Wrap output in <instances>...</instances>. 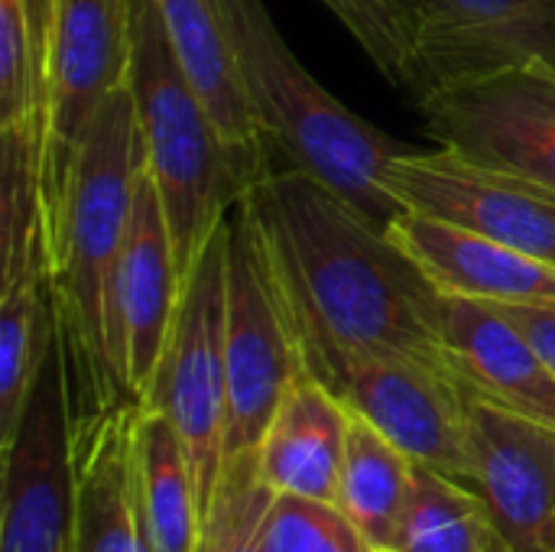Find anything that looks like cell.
<instances>
[{
  "mask_svg": "<svg viewBox=\"0 0 555 552\" xmlns=\"http://www.w3.org/2000/svg\"><path fill=\"white\" fill-rule=\"evenodd\" d=\"M273 495L260 475L257 452L228 459L202 514L195 552H263L260 527Z\"/></svg>",
  "mask_w": 555,
  "mask_h": 552,
  "instance_id": "obj_24",
  "label": "cell"
},
{
  "mask_svg": "<svg viewBox=\"0 0 555 552\" xmlns=\"http://www.w3.org/2000/svg\"><path fill=\"white\" fill-rule=\"evenodd\" d=\"M393 552H514L485 501L462 482L413 465V488Z\"/></svg>",
  "mask_w": 555,
  "mask_h": 552,
  "instance_id": "obj_23",
  "label": "cell"
},
{
  "mask_svg": "<svg viewBox=\"0 0 555 552\" xmlns=\"http://www.w3.org/2000/svg\"><path fill=\"white\" fill-rule=\"evenodd\" d=\"M143 166L137 111L124 81L101 101L78 146L49 238V293L72 433L130 403L111 361V299Z\"/></svg>",
  "mask_w": 555,
  "mask_h": 552,
  "instance_id": "obj_2",
  "label": "cell"
},
{
  "mask_svg": "<svg viewBox=\"0 0 555 552\" xmlns=\"http://www.w3.org/2000/svg\"><path fill=\"white\" fill-rule=\"evenodd\" d=\"M517 329L527 335V342L533 345V351L543 358V364L550 368L555 377V299L550 303H520V306H501Z\"/></svg>",
  "mask_w": 555,
  "mask_h": 552,
  "instance_id": "obj_27",
  "label": "cell"
},
{
  "mask_svg": "<svg viewBox=\"0 0 555 552\" xmlns=\"http://www.w3.org/2000/svg\"><path fill=\"white\" fill-rule=\"evenodd\" d=\"M354 36L374 68L400 91H413L416 20L410 0H322Z\"/></svg>",
  "mask_w": 555,
  "mask_h": 552,
  "instance_id": "obj_25",
  "label": "cell"
},
{
  "mask_svg": "<svg viewBox=\"0 0 555 552\" xmlns=\"http://www.w3.org/2000/svg\"><path fill=\"white\" fill-rule=\"evenodd\" d=\"M387 234L413 257L442 296H465L494 306L555 299L553 264L485 234L406 208L393 215Z\"/></svg>",
  "mask_w": 555,
  "mask_h": 552,
  "instance_id": "obj_16",
  "label": "cell"
},
{
  "mask_svg": "<svg viewBox=\"0 0 555 552\" xmlns=\"http://www.w3.org/2000/svg\"><path fill=\"white\" fill-rule=\"evenodd\" d=\"M228 218L211 234L182 283L172 332L156 377L140 407L156 410L176 429L192 465L198 511L205 514L221 468L228 426Z\"/></svg>",
  "mask_w": 555,
  "mask_h": 552,
  "instance_id": "obj_5",
  "label": "cell"
},
{
  "mask_svg": "<svg viewBox=\"0 0 555 552\" xmlns=\"http://www.w3.org/2000/svg\"><path fill=\"white\" fill-rule=\"evenodd\" d=\"M413 465L416 462L384 433H377L364 416L351 413L335 504L374 552H393L397 547L400 521L413 488Z\"/></svg>",
  "mask_w": 555,
  "mask_h": 552,
  "instance_id": "obj_21",
  "label": "cell"
},
{
  "mask_svg": "<svg viewBox=\"0 0 555 552\" xmlns=\"http://www.w3.org/2000/svg\"><path fill=\"white\" fill-rule=\"evenodd\" d=\"M260 543L263 552H374L338 504L299 495H273Z\"/></svg>",
  "mask_w": 555,
  "mask_h": 552,
  "instance_id": "obj_26",
  "label": "cell"
},
{
  "mask_svg": "<svg viewBox=\"0 0 555 552\" xmlns=\"http://www.w3.org/2000/svg\"><path fill=\"white\" fill-rule=\"evenodd\" d=\"M384 189L406 211L433 215L555 267V195L478 166L446 146L403 150L384 166Z\"/></svg>",
  "mask_w": 555,
  "mask_h": 552,
  "instance_id": "obj_11",
  "label": "cell"
},
{
  "mask_svg": "<svg viewBox=\"0 0 555 552\" xmlns=\"http://www.w3.org/2000/svg\"><path fill=\"white\" fill-rule=\"evenodd\" d=\"M322 384L358 358L446 364L442 293L413 257L319 176L273 163L241 195ZM449 368V364H446Z\"/></svg>",
  "mask_w": 555,
  "mask_h": 552,
  "instance_id": "obj_1",
  "label": "cell"
},
{
  "mask_svg": "<svg viewBox=\"0 0 555 552\" xmlns=\"http://www.w3.org/2000/svg\"><path fill=\"white\" fill-rule=\"evenodd\" d=\"M130 0H52L49 7V140L46 238L59 221L78 146L101 101L127 81Z\"/></svg>",
  "mask_w": 555,
  "mask_h": 552,
  "instance_id": "obj_8",
  "label": "cell"
},
{
  "mask_svg": "<svg viewBox=\"0 0 555 552\" xmlns=\"http://www.w3.org/2000/svg\"><path fill=\"white\" fill-rule=\"evenodd\" d=\"M416 107L439 146L555 195V65L524 62L449 81Z\"/></svg>",
  "mask_w": 555,
  "mask_h": 552,
  "instance_id": "obj_7",
  "label": "cell"
},
{
  "mask_svg": "<svg viewBox=\"0 0 555 552\" xmlns=\"http://www.w3.org/2000/svg\"><path fill=\"white\" fill-rule=\"evenodd\" d=\"M130 501L146 550L195 552L202 511L192 465L169 420L140 403L130 426Z\"/></svg>",
  "mask_w": 555,
  "mask_h": 552,
  "instance_id": "obj_20",
  "label": "cell"
},
{
  "mask_svg": "<svg viewBox=\"0 0 555 552\" xmlns=\"http://www.w3.org/2000/svg\"><path fill=\"white\" fill-rule=\"evenodd\" d=\"M416 20L413 101L524 62L555 65V0H410Z\"/></svg>",
  "mask_w": 555,
  "mask_h": 552,
  "instance_id": "obj_13",
  "label": "cell"
},
{
  "mask_svg": "<svg viewBox=\"0 0 555 552\" xmlns=\"http://www.w3.org/2000/svg\"><path fill=\"white\" fill-rule=\"evenodd\" d=\"M472 488L514 552H555V423L472 397Z\"/></svg>",
  "mask_w": 555,
  "mask_h": 552,
  "instance_id": "obj_14",
  "label": "cell"
},
{
  "mask_svg": "<svg viewBox=\"0 0 555 552\" xmlns=\"http://www.w3.org/2000/svg\"><path fill=\"white\" fill-rule=\"evenodd\" d=\"M439 342L449 371L472 397L555 423V377L501 306L442 296Z\"/></svg>",
  "mask_w": 555,
  "mask_h": 552,
  "instance_id": "obj_15",
  "label": "cell"
},
{
  "mask_svg": "<svg viewBox=\"0 0 555 552\" xmlns=\"http://www.w3.org/2000/svg\"><path fill=\"white\" fill-rule=\"evenodd\" d=\"M351 410L309 371L280 400L257 449L260 475L276 495L338 501Z\"/></svg>",
  "mask_w": 555,
  "mask_h": 552,
  "instance_id": "obj_17",
  "label": "cell"
},
{
  "mask_svg": "<svg viewBox=\"0 0 555 552\" xmlns=\"http://www.w3.org/2000/svg\"><path fill=\"white\" fill-rule=\"evenodd\" d=\"M325 387L413 462L462 485L472 482V394L446 364L397 355L358 358Z\"/></svg>",
  "mask_w": 555,
  "mask_h": 552,
  "instance_id": "obj_9",
  "label": "cell"
},
{
  "mask_svg": "<svg viewBox=\"0 0 555 552\" xmlns=\"http://www.w3.org/2000/svg\"><path fill=\"white\" fill-rule=\"evenodd\" d=\"M127 85L143 159L156 179L176 267L185 283L211 234L254 179L224 143L202 91L182 68L153 0H130Z\"/></svg>",
  "mask_w": 555,
  "mask_h": 552,
  "instance_id": "obj_4",
  "label": "cell"
},
{
  "mask_svg": "<svg viewBox=\"0 0 555 552\" xmlns=\"http://www.w3.org/2000/svg\"><path fill=\"white\" fill-rule=\"evenodd\" d=\"M137 403L72 433L75 552H143L130 501V426Z\"/></svg>",
  "mask_w": 555,
  "mask_h": 552,
  "instance_id": "obj_19",
  "label": "cell"
},
{
  "mask_svg": "<svg viewBox=\"0 0 555 552\" xmlns=\"http://www.w3.org/2000/svg\"><path fill=\"white\" fill-rule=\"evenodd\" d=\"M55 338L49 267L0 286V449L16 436L29 390Z\"/></svg>",
  "mask_w": 555,
  "mask_h": 552,
  "instance_id": "obj_22",
  "label": "cell"
},
{
  "mask_svg": "<svg viewBox=\"0 0 555 552\" xmlns=\"http://www.w3.org/2000/svg\"><path fill=\"white\" fill-rule=\"evenodd\" d=\"M3 455L0 552H75L72 416L59 335Z\"/></svg>",
  "mask_w": 555,
  "mask_h": 552,
  "instance_id": "obj_10",
  "label": "cell"
},
{
  "mask_svg": "<svg viewBox=\"0 0 555 552\" xmlns=\"http://www.w3.org/2000/svg\"><path fill=\"white\" fill-rule=\"evenodd\" d=\"M228 426L224 462L260 449L289 384L306 374V355L267 260L263 241L237 198L228 211Z\"/></svg>",
  "mask_w": 555,
  "mask_h": 552,
  "instance_id": "obj_6",
  "label": "cell"
},
{
  "mask_svg": "<svg viewBox=\"0 0 555 552\" xmlns=\"http://www.w3.org/2000/svg\"><path fill=\"white\" fill-rule=\"evenodd\" d=\"M182 277L156 179L143 166L111 299V361L130 403H143L163 361Z\"/></svg>",
  "mask_w": 555,
  "mask_h": 552,
  "instance_id": "obj_12",
  "label": "cell"
},
{
  "mask_svg": "<svg viewBox=\"0 0 555 552\" xmlns=\"http://www.w3.org/2000/svg\"><path fill=\"white\" fill-rule=\"evenodd\" d=\"M153 7L182 68L202 91L224 143L257 182L276 159L237 78L215 0H153Z\"/></svg>",
  "mask_w": 555,
  "mask_h": 552,
  "instance_id": "obj_18",
  "label": "cell"
},
{
  "mask_svg": "<svg viewBox=\"0 0 555 552\" xmlns=\"http://www.w3.org/2000/svg\"><path fill=\"white\" fill-rule=\"evenodd\" d=\"M224 39L273 159L319 176L374 224L403 211L384 189L390 156L410 150L341 104L286 46L263 0H215Z\"/></svg>",
  "mask_w": 555,
  "mask_h": 552,
  "instance_id": "obj_3",
  "label": "cell"
}]
</instances>
